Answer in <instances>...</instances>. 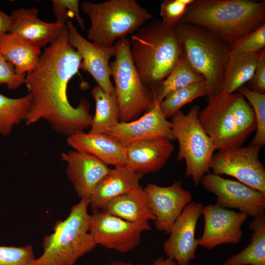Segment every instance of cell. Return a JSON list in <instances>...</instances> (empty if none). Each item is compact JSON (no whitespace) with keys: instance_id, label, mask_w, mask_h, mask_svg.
I'll return each instance as SVG.
<instances>
[{"instance_id":"obj_27","label":"cell","mask_w":265,"mask_h":265,"mask_svg":"<svg viewBox=\"0 0 265 265\" xmlns=\"http://www.w3.org/2000/svg\"><path fill=\"white\" fill-rule=\"evenodd\" d=\"M91 93L95 103V111L88 132L104 133L120 122V110L115 93H108L97 85Z\"/></svg>"},{"instance_id":"obj_34","label":"cell","mask_w":265,"mask_h":265,"mask_svg":"<svg viewBox=\"0 0 265 265\" xmlns=\"http://www.w3.org/2000/svg\"><path fill=\"white\" fill-rule=\"evenodd\" d=\"M52 3L55 21L66 25L69 18H75L80 28L86 30L80 13L78 0H52Z\"/></svg>"},{"instance_id":"obj_35","label":"cell","mask_w":265,"mask_h":265,"mask_svg":"<svg viewBox=\"0 0 265 265\" xmlns=\"http://www.w3.org/2000/svg\"><path fill=\"white\" fill-rule=\"evenodd\" d=\"M193 0H164L161 4L159 14L162 22L166 26L173 28L186 13L187 6Z\"/></svg>"},{"instance_id":"obj_21","label":"cell","mask_w":265,"mask_h":265,"mask_svg":"<svg viewBox=\"0 0 265 265\" xmlns=\"http://www.w3.org/2000/svg\"><path fill=\"white\" fill-rule=\"evenodd\" d=\"M66 141L74 150L88 153L108 166L126 165V146L104 133L80 132L67 137Z\"/></svg>"},{"instance_id":"obj_12","label":"cell","mask_w":265,"mask_h":265,"mask_svg":"<svg viewBox=\"0 0 265 265\" xmlns=\"http://www.w3.org/2000/svg\"><path fill=\"white\" fill-rule=\"evenodd\" d=\"M200 184L216 196L215 204L223 208L238 209L253 217L265 213V194L238 181L209 172L202 178Z\"/></svg>"},{"instance_id":"obj_33","label":"cell","mask_w":265,"mask_h":265,"mask_svg":"<svg viewBox=\"0 0 265 265\" xmlns=\"http://www.w3.org/2000/svg\"><path fill=\"white\" fill-rule=\"evenodd\" d=\"M265 47V24L231 47L230 54L258 53Z\"/></svg>"},{"instance_id":"obj_14","label":"cell","mask_w":265,"mask_h":265,"mask_svg":"<svg viewBox=\"0 0 265 265\" xmlns=\"http://www.w3.org/2000/svg\"><path fill=\"white\" fill-rule=\"evenodd\" d=\"M66 26L68 42L81 58L80 69L88 73L105 91L115 93L109 63L110 58L115 56L114 46L102 47L86 40L70 21H67Z\"/></svg>"},{"instance_id":"obj_20","label":"cell","mask_w":265,"mask_h":265,"mask_svg":"<svg viewBox=\"0 0 265 265\" xmlns=\"http://www.w3.org/2000/svg\"><path fill=\"white\" fill-rule=\"evenodd\" d=\"M38 13L35 8L13 10L10 15L12 25L10 32L20 35L41 49L56 39L66 25L56 21H43L39 19Z\"/></svg>"},{"instance_id":"obj_24","label":"cell","mask_w":265,"mask_h":265,"mask_svg":"<svg viewBox=\"0 0 265 265\" xmlns=\"http://www.w3.org/2000/svg\"><path fill=\"white\" fill-rule=\"evenodd\" d=\"M0 52L19 75H25L37 66L41 49L20 35L12 32L0 36Z\"/></svg>"},{"instance_id":"obj_30","label":"cell","mask_w":265,"mask_h":265,"mask_svg":"<svg viewBox=\"0 0 265 265\" xmlns=\"http://www.w3.org/2000/svg\"><path fill=\"white\" fill-rule=\"evenodd\" d=\"M203 96H210V90L205 80L171 92L159 105L163 114L167 118L177 113L185 105Z\"/></svg>"},{"instance_id":"obj_18","label":"cell","mask_w":265,"mask_h":265,"mask_svg":"<svg viewBox=\"0 0 265 265\" xmlns=\"http://www.w3.org/2000/svg\"><path fill=\"white\" fill-rule=\"evenodd\" d=\"M67 164L68 179L81 198L89 200L96 186L110 168L95 157L77 150H69L60 155Z\"/></svg>"},{"instance_id":"obj_36","label":"cell","mask_w":265,"mask_h":265,"mask_svg":"<svg viewBox=\"0 0 265 265\" xmlns=\"http://www.w3.org/2000/svg\"><path fill=\"white\" fill-rule=\"evenodd\" d=\"M26 76L17 74L14 66L0 52V85L5 84L8 89H16L25 83Z\"/></svg>"},{"instance_id":"obj_25","label":"cell","mask_w":265,"mask_h":265,"mask_svg":"<svg viewBox=\"0 0 265 265\" xmlns=\"http://www.w3.org/2000/svg\"><path fill=\"white\" fill-rule=\"evenodd\" d=\"M258 55L259 52L229 55L224 69L221 92H235L249 81L255 72Z\"/></svg>"},{"instance_id":"obj_1","label":"cell","mask_w":265,"mask_h":265,"mask_svg":"<svg viewBox=\"0 0 265 265\" xmlns=\"http://www.w3.org/2000/svg\"><path fill=\"white\" fill-rule=\"evenodd\" d=\"M81 61L80 55L68 42L66 26L41 53L36 68L26 74L25 84L32 102L26 125L44 120L67 137L90 128L92 117L89 102L83 99L74 107L67 93L69 82L80 69Z\"/></svg>"},{"instance_id":"obj_37","label":"cell","mask_w":265,"mask_h":265,"mask_svg":"<svg viewBox=\"0 0 265 265\" xmlns=\"http://www.w3.org/2000/svg\"><path fill=\"white\" fill-rule=\"evenodd\" d=\"M249 89L262 94H265V49L259 52L258 61L255 72L249 81Z\"/></svg>"},{"instance_id":"obj_16","label":"cell","mask_w":265,"mask_h":265,"mask_svg":"<svg viewBox=\"0 0 265 265\" xmlns=\"http://www.w3.org/2000/svg\"><path fill=\"white\" fill-rule=\"evenodd\" d=\"M144 189L156 217V228L169 234L176 220L192 201L191 193L183 188L181 181L177 180L168 186L149 184Z\"/></svg>"},{"instance_id":"obj_28","label":"cell","mask_w":265,"mask_h":265,"mask_svg":"<svg viewBox=\"0 0 265 265\" xmlns=\"http://www.w3.org/2000/svg\"><path fill=\"white\" fill-rule=\"evenodd\" d=\"M204 80L192 69L184 54L171 72L152 91L160 103L171 92Z\"/></svg>"},{"instance_id":"obj_38","label":"cell","mask_w":265,"mask_h":265,"mask_svg":"<svg viewBox=\"0 0 265 265\" xmlns=\"http://www.w3.org/2000/svg\"><path fill=\"white\" fill-rule=\"evenodd\" d=\"M12 25V19L10 15H7L0 10V36L10 32Z\"/></svg>"},{"instance_id":"obj_10","label":"cell","mask_w":265,"mask_h":265,"mask_svg":"<svg viewBox=\"0 0 265 265\" xmlns=\"http://www.w3.org/2000/svg\"><path fill=\"white\" fill-rule=\"evenodd\" d=\"M260 149L249 145L219 151L213 154L210 168L212 173L233 177L265 194V168L259 159Z\"/></svg>"},{"instance_id":"obj_31","label":"cell","mask_w":265,"mask_h":265,"mask_svg":"<svg viewBox=\"0 0 265 265\" xmlns=\"http://www.w3.org/2000/svg\"><path fill=\"white\" fill-rule=\"evenodd\" d=\"M251 106L256 120V134L250 145L261 148L265 145V94L250 90L242 86L238 89Z\"/></svg>"},{"instance_id":"obj_19","label":"cell","mask_w":265,"mask_h":265,"mask_svg":"<svg viewBox=\"0 0 265 265\" xmlns=\"http://www.w3.org/2000/svg\"><path fill=\"white\" fill-rule=\"evenodd\" d=\"M125 146V166L143 175L159 170L171 157L174 149L172 141L165 138L140 140Z\"/></svg>"},{"instance_id":"obj_8","label":"cell","mask_w":265,"mask_h":265,"mask_svg":"<svg viewBox=\"0 0 265 265\" xmlns=\"http://www.w3.org/2000/svg\"><path fill=\"white\" fill-rule=\"evenodd\" d=\"M115 56L110 63L111 76L120 110V122L133 121L151 109L155 99L151 89L142 82L132 59L130 39L117 40Z\"/></svg>"},{"instance_id":"obj_2","label":"cell","mask_w":265,"mask_h":265,"mask_svg":"<svg viewBox=\"0 0 265 265\" xmlns=\"http://www.w3.org/2000/svg\"><path fill=\"white\" fill-rule=\"evenodd\" d=\"M180 22L204 27L232 47L265 24V1L193 0Z\"/></svg>"},{"instance_id":"obj_17","label":"cell","mask_w":265,"mask_h":265,"mask_svg":"<svg viewBox=\"0 0 265 265\" xmlns=\"http://www.w3.org/2000/svg\"><path fill=\"white\" fill-rule=\"evenodd\" d=\"M159 104L155 99L153 108L143 115L129 122H120L104 133L125 145L147 139L165 138L171 141L176 140L171 122L163 114Z\"/></svg>"},{"instance_id":"obj_26","label":"cell","mask_w":265,"mask_h":265,"mask_svg":"<svg viewBox=\"0 0 265 265\" xmlns=\"http://www.w3.org/2000/svg\"><path fill=\"white\" fill-rule=\"evenodd\" d=\"M253 231L249 243L222 265H265V214L255 217L249 224Z\"/></svg>"},{"instance_id":"obj_9","label":"cell","mask_w":265,"mask_h":265,"mask_svg":"<svg viewBox=\"0 0 265 265\" xmlns=\"http://www.w3.org/2000/svg\"><path fill=\"white\" fill-rule=\"evenodd\" d=\"M200 110L194 105L187 114L181 110L171 117V129L179 143L177 160L186 162V176L197 186L202 178L210 172L212 157L216 148L198 119Z\"/></svg>"},{"instance_id":"obj_29","label":"cell","mask_w":265,"mask_h":265,"mask_svg":"<svg viewBox=\"0 0 265 265\" xmlns=\"http://www.w3.org/2000/svg\"><path fill=\"white\" fill-rule=\"evenodd\" d=\"M32 102L29 93L18 98L8 97L0 93V133L6 136L13 127L25 120Z\"/></svg>"},{"instance_id":"obj_13","label":"cell","mask_w":265,"mask_h":265,"mask_svg":"<svg viewBox=\"0 0 265 265\" xmlns=\"http://www.w3.org/2000/svg\"><path fill=\"white\" fill-rule=\"evenodd\" d=\"M202 215L204 228L199 238L200 246L211 250L221 244H237L241 241L243 234L241 228L246 214L214 204L204 207Z\"/></svg>"},{"instance_id":"obj_15","label":"cell","mask_w":265,"mask_h":265,"mask_svg":"<svg viewBox=\"0 0 265 265\" xmlns=\"http://www.w3.org/2000/svg\"><path fill=\"white\" fill-rule=\"evenodd\" d=\"M203 208L201 203L189 202L173 224L169 237L163 243L167 257L178 265H188L195 258L199 239L195 238V232Z\"/></svg>"},{"instance_id":"obj_23","label":"cell","mask_w":265,"mask_h":265,"mask_svg":"<svg viewBox=\"0 0 265 265\" xmlns=\"http://www.w3.org/2000/svg\"><path fill=\"white\" fill-rule=\"evenodd\" d=\"M99 209L135 223H147L156 219L142 187L109 200Z\"/></svg>"},{"instance_id":"obj_11","label":"cell","mask_w":265,"mask_h":265,"mask_svg":"<svg viewBox=\"0 0 265 265\" xmlns=\"http://www.w3.org/2000/svg\"><path fill=\"white\" fill-rule=\"evenodd\" d=\"M92 210L90 233L97 245L107 249L130 252L140 243L142 233L151 229L149 222L133 223L99 209Z\"/></svg>"},{"instance_id":"obj_6","label":"cell","mask_w":265,"mask_h":265,"mask_svg":"<svg viewBox=\"0 0 265 265\" xmlns=\"http://www.w3.org/2000/svg\"><path fill=\"white\" fill-rule=\"evenodd\" d=\"M173 29L190 66L207 83L209 97L221 93L231 47L218 36L195 25L179 22Z\"/></svg>"},{"instance_id":"obj_7","label":"cell","mask_w":265,"mask_h":265,"mask_svg":"<svg viewBox=\"0 0 265 265\" xmlns=\"http://www.w3.org/2000/svg\"><path fill=\"white\" fill-rule=\"evenodd\" d=\"M81 7L91 22L88 39L105 47L113 46L117 40L135 33L153 17L135 0L84 1Z\"/></svg>"},{"instance_id":"obj_32","label":"cell","mask_w":265,"mask_h":265,"mask_svg":"<svg viewBox=\"0 0 265 265\" xmlns=\"http://www.w3.org/2000/svg\"><path fill=\"white\" fill-rule=\"evenodd\" d=\"M35 259L31 245L0 246V265H33Z\"/></svg>"},{"instance_id":"obj_5","label":"cell","mask_w":265,"mask_h":265,"mask_svg":"<svg viewBox=\"0 0 265 265\" xmlns=\"http://www.w3.org/2000/svg\"><path fill=\"white\" fill-rule=\"evenodd\" d=\"M89 200L81 198L72 206L67 217L56 222L53 233L43 240V253L33 265H74L96 244L90 233Z\"/></svg>"},{"instance_id":"obj_22","label":"cell","mask_w":265,"mask_h":265,"mask_svg":"<svg viewBox=\"0 0 265 265\" xmlns=\"http://www.w3.org/2000/svg\"><path fill=\"white\" fill-rule=\"evenodd\" d=\"M143 175L135 173L125 165L115 166L99 182L89 199L92 210L99 209L104 203L118 196L142 187Z\"/></svg>"},{"instance_id":"obj_39","label":"cell","mask_w":265,"mask_h":265,"mask_svg":"<svg viewBox=\"0 0 265 265\" xmlns=\"http://www.w3.org/2000/svg\"><path fill=\"white\" fill-rule=\"evenodd\" d=\"M139 265H178L172 259L167 257L164 258L162 257H160L156 259L155 261L152 264H142Z\"/></svg>"},{"instance_id":"obj_3","label":"cell","mask_w":265,"mask_h":265,"mask_svg":"<svg viewBox=\"0 0 265 265\" xmlns=\"http://www.w3.org/2000/svg\"><path fill=\"white\" fill-rule=\"evenodd\" d=\"M130 54L143 84L152 90L173 70L184 54L173 28L153 20L132 34Z\"/></svg>"},{"instance_id":"obj_40","label":"cell","mask_w":265,"mask_h":265,"mask_svg":"<svg viewBox=\"0 0 265 265\" xmlns=\"http://www.w3.org/2000/svg\"><path fill=\"white\" fill-rule=\"evenodd\" d=\"M107 265H134L133 264L122 261H117L111 262Z\"/></svg>"},{"instance_id":"obj_4","label":"cell","mask_w":265,"mask_h":265,"mask_svg":"<svg viewBox=\"0 0 265 265\" xmlns=\"http://www.w3.org/2000/svg\"><path fill=\"white\" fill-rule=\"evenodd\" d=\"M198 119L218 151L242 147L256 129L253 109L238 92L209 97L199 112Z\"/></svg>"}]
</instances>
